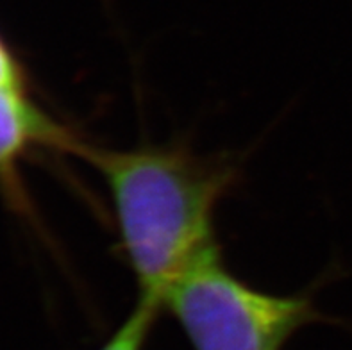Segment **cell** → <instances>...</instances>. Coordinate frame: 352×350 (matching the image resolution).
Here are the masks:
<instances>
[{
    "label": "cell",
    "mask_w": 352,
    "mask_h": 350,
    "mask_svg": "<svg viewBox=\"0 0 352 350\" xmlns=\"http://www.w3.org/2000/svg\"><path fill=\"white\" fill-rule=\"evenodd\" d=\"M161 307L193 350H285L300 329L324 320L309 293L277 295L241 281L220 245L166 289Z\"/></svg>",
    "instance_id": "2"
},
{
    "label": "cell",
    "mask_w": 352,
    "mask_h": 350,
    "mask_svg": "<svg viewBox=\"0 0 352 350\" xmlns=\"http://www.w3.org/2000/svg\"><path fill=\"white\" fill-rule=\"evenodd\" d=\"M74 154L106 182L138 298L161 306L166 289L219 247L214 213L234 184V164L179 143L106 149L80 140Z\"/></svg>",
    "instance_id": "1"
},
{
    "label": "cell",
    "mask_w": 352,
    "mask_h": 350,
    "mask_svg": "<svg viewBox=\"0 0 352 350\" xmlns=\"http://www.w3.org/2000/svg\"><path fill=\"white\" fill-rule=\"evenodd\" d=\"M80 138L56 124L29 100L23 88H0V173L13 172L18 160L38 145L74 154Z\"/></svg>",
    "instance_id": "3"
},
{
    "label": "cell",
    "mask_w": 352,
    "mask_h": 350,
    "mask_svg": "<svg viewBox=\"0 0 352 350\" xmlns=\"http://www.w3.org/2000/svg\"><path fill=\"white\" fill-rule=\"evenodd\" d=\"M161 306L156 302L138 298L127 318L98 350H145L152 329L161 315Z\"/></svg>",
    "instance_id": "4"
},
{
    "label": "cell",
    "mask_w": 352,
    "mask_h": 350,
    "mask_svg": "<svg viewBox=\"0 0 352 350\" xmlns=\"http://www.w3.org/2000/svg\"><path fill=\"white\" fill-rule=\"evenodd\" d=\"M0 88H23L22 68L2 38H0Z\"/></svg>",
    "instance_id": "5"
}]
</instances>
